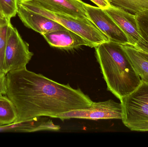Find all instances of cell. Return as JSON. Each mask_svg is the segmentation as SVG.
<instances>
[{"label": "cell", "mask_w": 148, "mask_h": 147, "mask_svg": "<svg viewBox=\"0 0 148 147\" xmlns=\"http://www.w3.org/2000/svg\"><path fill=\"white\" fill-rule=\"evenodd\" d=\"M6 96L15 107L14 123L87 108L93 101L81 89L62 84L23 68L7 74Z\"/></svg>", "instance_id": "6da1fadb"}, {"label": "cell", "mask_w": 148, "mask_h": 147, "mask_svg": "<svg viewBox=\"0 0 148 147\" xmlns=\"http://www.w3.org/2000/svg\"><path fill=\"white\" fill-rule=\"evenodd\" d=\"M95 49L108 90L121 101L140 85L141 79L121 44L109 41Z\"/></svg>", "instance_id": "7a4b0ae2"}, {"label": "cell", "mask_w": 148, "mask_h": 147, "mask_svg": "<svg viewBox=\"0 0 148 147\" xmlns=\"http://www.w3.org/2000/svg\"><path fill=\"white\" fill-rule=\"evenodd\" d=\"M19 4L32 12L40 14L62 25L86 40L91 47L109 41L88 18H79L45 9L35 0H19Z\"/></svg>", "instance_id": "3957f363"}, {"label": "cell", "mask_w": 148, "mask_h": 147, "mask_svg": "<svg viewBox=\"0 0 148 147\" xmlns=\"http://www.w3.org/2000/svg\"><path fill=\"white\" fill-rule=\"evenodd\" d=\"M123 123L131 131H148V83L142 81L133 92L121 100Z\"/></svg>", "instance_id": "277c9868"}, {"label": "cell", "mask_w": 148, "mask_h": 147, "mask_svg": "<svg viewBox=\"0 0 148 147\" xmlns=\"http://www.w3.org/2000/svg\"><path fill=\"white\" fill-rule=\"evenodd\" d=\"M34 55L29 50V45L23 40L11 22L8 25L5 54L6 73L11 71L26 68Z\"/></svg>", "instance_id": "5b68a950"}, {"label": "cell", "mask_w": 148, "mask_h": 147, "mask_svg": "<svg viewBox=\"0 0 148 147\" xmlns=\"http://www.w3.org/2000/svg\"><path fill=\"white\" fill-rule=\"evenodd\" d=\"M123 117V108L121 103L112 99L104 102H93L90 107L82 109L75 110L56 115L54 118L62 120L71 118L88 120L120 119Z\"/></svg>", "instance_id": "8992f818"}, {"label": "cell", "mask_w": 148, "mask_h": 147, "mask_svg": "<svg viewBox=\"0 0 148 147\" xmlns=\"http://www.w3.org/2000/svg\"><path fill=\"white\" fill-rule=\"evenodd\" d=\"M88 18L104 34L110 41L121 44L128 43L126 34L104 9L84 3Z\"/></svg>", "instance_id": "52a82bcc"}, {"label": "cell", "mask_w": 148, "mask_h": 147, "mask_svg": "<svg viewBox=\"0 0 148 147\" xmlns=\"http://www.w3.org/2000/svg\"><path fill=\"white\" fill-rule=\"evenodd\" d=\"M104 10L126 34L128 44L136 47L144 43L139 33L135 15L112 6Z\"/></svg>", "instance_id": "ba28073f"}, {"label": "cell", "mask_w": 148, "mask_h": 147, "mask_svg": "<svg viewBox=\"0 0 148 147\" xmlns=\"http://www.w3.org/2000/svg\"><path fill=\"white\" fill-rule=\"evenodd\" d=\"M17 14L24 26L41 34L66 29L53 20L30 11L18 3Z\"/></svg>", "instance_id": "9c48e42d"}, {"label": "cell", "mask_w": 148, "mask_h": 147, "mask_svg": "<svg viewBox=\"0 0 148 147\" xmlns=\"http://www.w3.org/2000/svg\"><path fill=\"white\" fill-rule=\"evenodd\" d=\"M42 35L50 46L59 49L70 50L83 45L91 47L86 40L67 28L49 32Z\"/></svg>", "instance_id": "30bf717a"}, {"label": "cell", "mask_w": 148, "mask_h": 147, "mask_svg": "<svg viewBox=\"0 0 148 147\" xmlns=\"http://www.w3.org/2000/svg\"><path fill=\"white\" fill-rule=\"evenodd\" d=\"M42 7L55 13L88 18L84 3L81 0H35Z\"/></svg>", "instance_id": "8fae6325"}, {"label": "cell", "mask_w": 148, "mask_h": 147, "mask_svg": "<svg viewBox=\"0 0 148 147\" xmlns=\"http://www.w3.org/2000/svg\"><path fill=\"white\" fill-rule=\"evenodd\" d=\"M60 129L51 120L46 118L37 117L32 120L10 125L0 126V132H34L39 131H58Z\"/></svg>", "instance_id": "7c38bea8"}, {"label": "cell", "mask_w": 148, "mask_h": 147, "mask_svg": "<svg viewBox=\"0 0 148 147\" xmlns=\"http://www.w3.org/2000/svg\"><path fill=\"white\" fill-rule=\"evenodd\" d=\"M121 45L142 81L148 83V60L133 46L128 44Z\"/></svg>", "instance_id": "4fadbf2b"}, {"label": "cell", "mask_w": 148, "mask_h": 147, "mask_svg": "<svg viewBox=\"0 0 148 147\" xmlns=\"http://www.w3.org/2000/svg\"><path fill=\"white\" fill-rule=\"evenodd\" d=\"M16 119L17 112L13 103L7 96L0 95V126L13 124Z\"/></svg>", "instance_id": "5bb4252c"}, {"label": "cell", "mask_w": 148, "mask_h": 147, "mask_svg": "<svg viewBox=\"0 0 148 147\" xmlns=\"http://www.w3.org/2000/svg\"><path fill=\"white\" fill-rule=\"evenodd\" d=\"M111 6L136 15L148 10V0H109Z\"/></svg>", "instance_id": "9a60e30c"}, {"label": "cell", "mask_w": 148, "mask_h": 147, "mask_svg": "<svg viewBox=\"0 0 148 147\" xmlns=\"http://www.w3.org/2000/svg\"><path fill=\"white\" fill-rule=\"evenodd\" d=\"M135 16L139 33L144 39V43L134 47L148 54V10L139 12Z\"/></svg>", "instance_id": "2e32d148"}, {"label": "cell", "mask_w": 148, "mask_h": 147, "mask_svg": "<svg viewBox=\"0 0 148 147\" xmlns=\"http://www.w3.org/2000/svg\"><path fill=\"white\" fill-rule=\"evenodd\" d=\"M10 21L4 19L0 23V72L7 74L5 67V54L8 25Z\"/></svg>", "instance_id": "e0dca14e"}, {"label": "cell", "mask_w": 148, "mask_h": 147, "mask_svg": "<svg viewBox=\"0 0 148 147\" xmlns=\"http://www.w3.org/2000/svg\"><path fill=\"white\" fill-rule=\"evenodd\" d=\"M19 0H0V16L10 21L17 14Z\"/></svg>", "instance_id": "ac0fdd59"}, {"label": "cell", "mask_w": 148, "mask_h": 147, "mask_svg": "<svg viewBox=\"0 0 148 147\" xmlns=\"http://www.w3.org/2000/svg\"><path fill=\"white\" fill-rule=\"evenodd\" d=\"M7 92V74L0 72V95L6 96Z\"/></svg>", "instance_id": "d6986e66"}, {"label": "cell", "mask_w": 148, "mask_h": 147, "mask_svg": "<svg viewBox=\"0 0 148 147\" xmlns=\"http://www.w3.org/2000/svg\"><path fill=\"white\" fill-rule=\"evenodd\" d=\"M97 7L102 9H105L111 7L109 0H90Z\"/></svg>", "instance_id": "ffe728a7"}, {"label": "cell", "mask_w": 148, "mask_h": 147, "mask_svg": "<svg viewBox=\"0 0 148 147\" xmlns=\"http://www.w3.org/2000/svg\"><path fill=\"white\" fill-rule=\"evenodd\" d=\"M139 51L140 53L141 54L144 58H145L147 60H148V54L142 51H139Z\"/></svg>", "instance_id": "44dd1931"}, {"label": "cell", "mask_w": 148, "mask_h": 147, "mask_svg": "<svg viewBox=\"0 0 148 147\" xmlns=\"http://www.w3.org/2000/svg\"><path fill=\"white\" fill-rule=\"evenodd\" d=\"M4 19H5L4 18H2L0 16V23H1V22L2 21V20H4Z\"/></svg>", "instance_id": "7402d4cb"}]
</instances>
